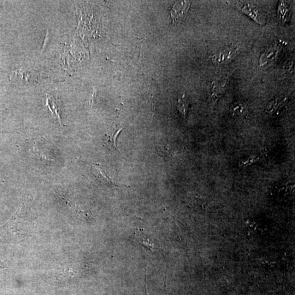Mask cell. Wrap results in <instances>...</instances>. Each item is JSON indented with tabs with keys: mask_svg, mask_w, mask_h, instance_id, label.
I'll use <instances>...</instances> for the list:
<instances>
[{
	"mask_svg": "<svg viewBox=\"0 0 295 295\" xmlns=\"http://www.w3.org/2000/svg\"><path fill=\"white\" fill-rule=\"evenodd\" d=\"M228 80L226 78H220L213 84L211 92V98L214 101H217L225 92L228 86Z\"/></svg>",
	"mask_w": 295,
	"mask_h": 295,
	"instance_id": "6",
	"label": "cell"
},
{
	"mask_svg": "<svg viewBox=\"0 0 295 295\" xmlns=\"http://www.w3.org/2000/svg\"><path fill=\"white\" fill-rule=\"evenodd\" d=\"M232 114L238 118H245L248 114V106L243 102L234 103L230 109Z\"/></svg>",
	"mask_w": 295,
	"mask_h": 295,
	"instance_id": "7",
	"label": "cell"
},
{
	"mask_svg": "<svg viewBox=\"0 0 295 295\" xmlns=\"http://www.w3.org/2000/svg\"><path fill=\"white\" fill-rule=\"evenodd\" d=\"M239 50L236 46L218 51L212 57V60L215 64H222L231 62L237 56Z\"/></svg>",
	"mask_w": 295,
	"mask_h": 295,
	"instance_id": "1",
	"label": "cell"
},
{
	"mask_svg": "<svg viewBox=\"0 0 295 295\" xmlns=\"http://www.w3.org/2000/svg\"><path fill=\"white\" fill-rule=\"evenodd\" d=\"M123 130V128L120 126L115 125L112 126L111 130L109 134H106V140L104 146L108 148L110 150H115L120 153V150L118 149L116 146V140L120 134Z\"/></svg>",
	"mask_w": 295,
	"mask_h": 295,
	"instance_id": "5",
	"label": "cell"
},
{
	"mask_svg": "<svg viewBox=\"0 0 295 295\" xmlns=\"http://www.w3.org/2000/svg\"><path fill=\"white\" fill-rule=\"evenodd\" d=\"M285 102L284 98H276L269 104L267 108V112L269 114H273L278 110Z\"/></svg>",
	"mask_w": 295,
	"mask_h": 295,
	"instance_id": "10",
	"label": "cell"
},
{
	"mask_svg": "<svg viewBox=\"0 0 295 295\" xmlns=\"http://www.w3.org/2000/svg\"><path fill=\"white\" fill-rule=\"evenodd\" d=\"M59 270L60 271H58L56 274L57 278L58 280H64L72 278L76 274L72 270H70L68 268H63Z\"/></svg>",
	"mask_w": 295,
	"mask_h": 295,
	"instance_id": "11",
	"label": "cell"
},
{
	"mask_svg": "<svg viewBox=\"0 0 295 295\" xmlns=\"http://www.w3.org/2000/svg\"><path fill=\"white\" fill-rule=\"evenodd\" d=\"M289 10L285 2L280 3L278 10V17L279 20L282 23H285L288 18Z\"/></svg>",
	"mask_w": 295,
	"mask_h": 295,
	"instance_id": "9",
	"label": "cell"
},
{
	"mask_svg": "<svg viewBox=\"0 0 295 295\" xmlns=\"http://www.w3.org/2000/svg\"><path fill=\"white\" fill-rule=\"evenodd\" d=\"M190 7V2H179L174 4L170 14L174 24L185 18Z\"/></svg>",
	"mask_w": 295,
	"mask_h": 295,
	"instance_id": "2",
	"label": "cell"
},
{
	"mask_svg": "<svg viewBox=\"0 0 295 295\" xmlns=\"http://www.w3.org/2000/svg\"><path fill=\"white\" fill-rule=\"evenodd\" d=\"M190 108V103L186 98L184 94L181 98H179L178 102L176 104V110L184 119H186L188 112Z\"/></svg>",
	"mask_w": 295,
	"mask_h": 295,
	"instance_id": "8",
	"label": "cell"
},
{
	"mask_svg": "<svg viewBox=\"0 0 295 295\" xmlns=\"http://www.w3.org/2000/svg\"><path fill=\"white\" fill-rule=\"evenodd\" d=\"M236 6L244 14L250 16L256 22L262 25L264 24V20L262 14L260 13L258 8L254 6L250 3L242 2L236 4Z\"/></svg>",
	"mask_w": 295,
	"mask_h": 295,
	"instance_id": "4",
	"label": "cell"
},
{
	"mask_svg": "<svg viewBox=\"0 0 295 295\" xmlns=\"http://www.w3.org/2000/svg\"><path fill=\"white\" fill-rule=\"evenodd\" d=\"M92 168L94 174L96 176V178L100 182H103L104 184L111 188H113L114 186H119L120 185L109 176L100 164L92 163Z\"/></svg>",
	"mask_w": 295,
	"mask_h": 295,
	"instance_id": "3",
	"label": "cell"
},
{
	"mask_svg": "<svg viewBox=\"0 0 295 295\" xmlns=\"http://www.w3.org/2000/svg\"><path fill=\"white\" fill-rule=\"evenodd\" d=\"M139 242L148 250H149L152 252L153 251V249H154V244L151 242L150 240H145L144 238H141L139 239Z\"/></svg>",
	"mask_w": 295,
	"mask_h": 295,
	"instance_id": "12",
	"label": "cell"
}]
</instances>
